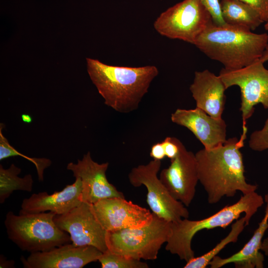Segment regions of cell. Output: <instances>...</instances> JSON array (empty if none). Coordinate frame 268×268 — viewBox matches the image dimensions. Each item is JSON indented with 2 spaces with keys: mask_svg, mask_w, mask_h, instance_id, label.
<instances>
[{
  "mask_svg": "<svg viewBox=\"0 0 268 268\" xmlns=\"http://www.w3.org/2000/svg\"><path fill=\"white\" fill-rule=\"evenodd\" d=\"M247 129H243L239 138L227 139L222 145L195 154L199 182L207 195L210 204L218 202L224 197H233L237 191L246 195L257 190L258 186L248 183L240 148L244 146Z\"/></svg>",
  "mask_w": 268,
  "mask_h": 268,
  "instance_id": "1",
  "label": "cell"
},
{
  "mask_svg": "<svg viewBox=\"0 0 268 268\" xmlns=\"http://www.w3.org/2000/svg\"><path fill=\"white\" fill-rule=\"evenodd\" d=\"M86 63L88 75L104 103L122 113L138 108L159 72L154 66H111L91 58H86Z\"/></svg>",
  "mask_w": 268,
  "mask_h": 268,
  "instance_id": "2",
  "label": "cell"
},
{
  "mask_svg": "<svg viewBox=\"0 0 268 268\" xmlns=\"http://www.w3.org/2000/svg\"><path fill=\"white\" fill-rule=\"evenodd\" d=\"M268 42L266 33H256L213 21L197 38L194 45L209 59L227 69H239L260 59Z\"/></svg>",
  "mask_w": 268,
  "mask_h": 268,
  "instance_id": "3",
  "label": "cell"
},
{
  "mask_svg": "<svg viewBox=\"0 0 268 268\" xmlns=\"http://www.w3.org/2000/svg\"><path fill=\"white\" fill-rule=\"evenodd\" d=\"M264 203L262 196L255 191L243 195L236 203L225 206L206 218L198 220L183 218L178 222H172L165 249L187 262L195 257L191 244L197 233L203 229L225 228L239 219L243 213H245L247 226L252 216Z\"/></svg>",
  "mask_w": 268,
  "mask_h": 268,
  "instance_id": "4",
  "label": "cell"
},
{
  "mask_svg": "<svg viewBox=\"0 0 268 268\" xmlns=\"http://www.w3.org/2000/svg\"><path fill=\"white\" fill-rule=\"evenodd\" d=\"M55 213L14 214L8 211L4 225L8 238L22 251L44 252L70 243V235L55 223Z\"/></svg>",
  "mask_w": 268,
  "mask_h": 268,
  "instance_id": "5",
  "label": "cell"
},
{
  "mask_svg": "<svg viewBox=\"0 0 268 268\" xmlns=\"http://www.w3.org/2000/svg\"><path fill=\"white\" fill-rule=\"evenodd\" d=\"M153 215L151 222L144 226L107 231L108 250L134 259L156 260L169 238L172 222Z\"/></svg>",
  "mask_w": 268,
  "mask_h": 268,
  "instance_id": "6",
  "label": "cell"
},
{
  "mask_svg": "<svg viewBox=\"0 0 268 268\" xmlns=\"http://www.w3.org/2000/svg\"><path fill=\"white\" fill-rule=\"evenodd\" d=\"M212 21L201 0H184L161 13L153 27L163 36L194 45Z\"/></svg>",
  "mask_w": 268,
  "mask_h": 268,
  "instance_id": "7",
  "label": "cell"
},
{
  "mask_svg": "<svg viewBox=\"0 0 268 268\" xmlns=\"http://www.w3.org/2000/svg\"><path fill=\"white\" fill-rule=\"evenodd\" d=\"M161 166L160 160L153 159L145 165L134 167L128 175L130 183L134 187H146L147 203L159 217L171 222L188 218L189 212L186 206L171 195L158 177Z\"/></svg>",
  "mask_w": 268,
  "mask_h": 268,
  "instance_id": "8",
  "label": "cell"
},
{
  "mask_svg": "<svg viewBox=\"0 0 268 268\" xmlns=\"http://www.w3.org/2000/svg\"><path fill=\"white\" fill-rule=\"evenodd\" d=\"M260 59L243 67L235 69L222 68L219 75L226 89L238 86L241 91L242 129L247 128V121L253 114L255 106L261 104L268 109V69Z\"/></svg>",
  "mask_w": 268,
  "mask_h": 268,
  "instance_id": "9",
  "label": "cell"
},
{
  "mask_svg": "<svg viewBox=\"0 0 268 268\" xmlns=\"http://www.w3.org/2000/svg\"><path fill=\"white\" fill-rule=\"evenodd\" d=\"M56 225L69 234L71 243L77 246H92L104 253L108 250L107 231L94 215L91 204L82 202L62 215H56Z\"/></svg>",
  "mask_w": 268,
  "mask_h": 268,
  "instance_id": "10",
  "label": "cell"
},
{
  "mask_svg": "<svg viewBox=\"0 0 268 268\" xmlns=\"http://www.w3.org/2000/svg\"><path fill=\"white\" fill-rule=\"evenodd\" d=\"M91 206L107 231L143 227L149 224L153 216L149 209L122 198L102 199Z\"/></svg>",
  "mask_w": 268,
  "mask_h": 268,
  "instance_id": "11",
  "label": "cell"
},
{
  "mask_svg": "<svg viewBox=\"0 0 268 268\" xmlns=\"http://www.w3.org/2000/svg\"><path fill=\"white\" fill-rule=\"evenodd\" d=\"M159 179L171 195L186 206L193 200L199 182L195 154L187 150L183 144L177 156L163 169Z\"/></svg>",
  "mask_w": 268,
  "mask_h": 268,
  "instance_id": "12",
  "label": "cell"
},
{
  "mask_svg": "<svg viewBox=\"0 0 268 268\" xmlns=\"http://www.w3.org/2000/svg\"><path fill=\"white\" fill-rule=\"evenodd\" d=\"M108 166V162L99 164L93 160L89 151L81 160L78 159L77 163H68L67 169L81 181L82 202L93 204L106 198H125L124 194L108 181L106 173Z\"/></svg>",
  "mask_w": 268,
  "mask_h": 268,
  "instance_id": "13",
  "label": "cell"
},
{
  "mask_svg": "<svg viewBox=\"0 0 268 268\" xmlns=\"http://www.w3.org/2000/svg\"><path fill=\"white\" fill-rule=\"evenodd\" d=\"M103 253L92 246L66 244L44 252L31 253L20 260L25 268H82L98 261Z\"/></svg>",
  "mask_w": 268,
  "mask_h": 268,
  "instance_id": "14",
  "label": "cell"
},
{
  "mask_svg": "<svg viewBox=\"0 0 268 268\" xmlns=\"http://www.w3.org/2000/svg\"><path fill=\"white\" fill-rule=\"evenodd\" d=\"M171 120L190 130L205 149L219 146L227 140V125L224 120L212 117L199 108L177 109L171 114Z\"/></svg>",
  "mask_w": 268,
  "mask_h": 268,
  "instance_id": "15",
  "label": "cell"
},
{
  "mask_svg": "<svg viewBox=\"0 0 268 268\" xmlns=\"http://www.w3.org/2000/svg\"><path fill=\"white\" fill-rule=\"evenodd\" d=\"M81 191V181L79 178H75L73 184L67 185L61 191L50 195L46 192L35 193L24 199L19 213H37L49 211L57 215L64 214L82 202Z\"/></svg>",
  "mask_w": 268,
  "mask_h": 268,
  "instance_id": "16",
  "label": "cell"
},
{
  "mask_svg": "<svg viewBox=\"0 0 268 268\" xmlns=\"http://www.w3.org/2000/svg\"><path fill=\"white\" fill-rule=\"evenodd\" d=\"M226 89L219 75L208 69L196 71L193 82L190 86L196 107L215 118H222Z\"/></svg>",
  "mask_w": 268,
  "mask_h": 268,
  "instance_id": "17",
  "label": "cell"
},
{
  "mask_svg": "<svg viewBox=\"0 0 268 268\" xmlns=\"http://www.w3.org/2000/svg\"><path fill=\"white\" fill-rule=\"evenodd\" d=\"M266 202L264 216L249 241L240 251L229 257L215 256L209 263L211 268H219L231 263L236 268H264V256L260 251L263 237L268 229V201Z\"/></svg>",
  "mask_w": 268,
  "mask_h": 268,
  "instance_id": "18",
  "label": "cell"
},
{
  "mask_svg": "<svg viewBox=\"0 0 268 268\" xmlns=\"http://www.w3.org/2000/svg\"><path fill=\"white\" fill-rule=\"evenodd\" d=\"M222 16L229 25L255 30L263 23L258 12L251 6L239 0H220Z\"/></svg>",
  "mask_w": 268,
  "mask_h": 268,
  "instance_id": "19",
  "label": "cell"
},
{
  "mask_svg": "<svg viewBox=\"0 0 268 268\" xmlns=\"http://www.w3.org/2000/svg\"><path fill=\"white\" fill-rule=\"evenodd\" d=\"M21 170L11 164L7 169L0 165V203H3L15 191L30 192L32 190L33 180L31 174L24 177H18Z\"/></svg>",
  "mask_w": 268,
  "mask_h": 268,
  "instance_id": "20",
  "label": "cell"
},
{
  "mask_svg": "<svg viewBox=\"0 0 268 268\" xmlns=\"http://www.w3.org/2000/svg\"><path fill=\"white\" fill-rule=\"evenodd\" d=\"M244 216L239 218L231 225L228 234L222 239L213 249L198 257H194L184 266V268H205L208 266L212 259L228 244L236 243L239 235L246 226Z\"/></svg>",
  "mask_w": 268,
  "mask_h": 268,
  "instance_id": "21",
  "label": "cell"
},
{
  "mask_svg": "<svg viewBox=\"0 0 268 268\" xmlns=\"http://www.w3.org/2000/svg\"><path fill=\"white\" fill-rule=\"evenodd\" d=\"M4 125L2 123L0 124V160L7 158L12 156H19L23 157L26 159L33 163L37 169L38 179L43 181V173L45 169L49 167L52 162L46 158H32L24 155L13 147L9 143L7 139L2 134V129Z\"/></svg>",
  "mask_w": 268,
  "mask_h": 268,
  "instance_id": "22",
  "label": "cell"
},
{
  "mask_svg": "<svg viewBox=\"0 0 268 268\" xmlns=\"http://www.w3.org/2000/svg\"><path fill=\"white\" fill-rule=\"evenodd\" d=\"M98 261L102 268H148L146 263L113 253L108 250L103 253Z\"/></svg>",
  "mask_w": 268,
  "mask_h": 268,
  "instance_id": "23",
  "label": "cell"
},
{
  "mask_svg": "<svg viewBox=\"0 0 268 268\" xmlns=\"http://www.w3.org/2000/svg\"><path fill=\"white\" fill-rule=\"evenodd\" d=\"M248 144L254 151H263L268 149V117L263 127L251 134Z\"/></svg>",
  "mask_w": 268,
  "mask_h": 268,
  "instance_id": "24",
  "label": "cell"
},
{
  "mask_svg": "<svg viewBox=\"0 0 268 268\" xmlns=\"http://www.w3.org/2000/svg\"><path fill=\"white\" fill-rule=\"evenodd\" d=\"M211 15L213 22L217 25L226 24L222 16L220 0H201Z\"/></svg>",
  "mask_w": 268,
  "mask_h": 268,
  "instance_id": "25",
  "label": "cell"
},
{
  "mask_svg": "<svg viewBox=\"0 0 268 268\" xmlns=\"http://www.w3.org/2000/svg\"><path fill=\"white\" fill-rule=\"evenodd\" d=\"M165 150L166 157L170 160L174 159L178 154L180 147L183 144L182 142L174 137H166L162 141Z\"/></svg>",
  "mask_w": 268,
  "mask_h": 268,
  "instance_id": "26",
  "label": "cell"
},
{
  "mask_svg": "<svg viewBox=\"0 0 268 268\" xmlns=\"http://www.w3.org/2000/svg\"><path fill=\"white\" fill-rule=\"evenodd\" d=\"M253 7L264 23L268 22V0H239Z\"/></svg>",
  "mask_w": 268,
  "mask_h": 268,
  "instance_id": "27",
  "label": "cell"
},
{
  "mask_svg": "<svg viewBox=\"0 0 268 268\" xmlns=\"http://www.w3.org/2000/svg\"><path fill=\"white\" fill-rule=\"evenodd\" d=\"M150 156L154 160H163L166 157L165 150L162 142L154 144L150 150Z\"/></svg>",
  "mask_w": 268,
  "mask_h": 268,
  "instance_id": "28",
  "label": "cell"
},
{
  "mask_svg": "<svg viewBox=\"0 0 268 268\" xmlns=\"http://www.w3.org/2000/svg\"><path fill=\"white\" fill-rule=\"evenodd\" d=\"M14 262L10 261H7L2 256L0 257V268H14Z\"/></svg>",
  "mask_w": 268,
  "mask_h": 268,
  "instance_id": "29",
  "label": "cell"
},
{
  "mask_svg": "<svg viewBox=\"0 0 268 268\" xmlns=\"http://www.w3.org/2000/svg\"><path fill=\"white\" fill-rule=\"evenodd\" d=\"M261 250H262L266 256H268V237L263 240Z\"/></svg>",
  "mask_w": 268,
  "mask_h": 268,
  "instance_id": "30",
  "label": "cell"
},
{
  "mask_svg": "<svg viewBox=\"0 0 268 268\" xmlns=\"http://www.w3.org/2000/svg\"><path fill=\"white\" fill-rule=\"evenodd\" d=\"M260 60L264 63L268 61V42Z\"/></svg>",
  "mask_w": 268,
  "mask_h": 268,
  "instance_id": "31",
  "label": "cell"
},
{
  "mask_svg": "<svg viewBox=\"0 0 268 268\" xmlns=\"http://www.w3.org/2000/svg\"><path fill=\"white\" fill-rule=\"evenodd\" d=\"M21 118L24 123H30L32 121V117L28 114H22Z\"/></svg>",
  "mask_w": 268,
  "mask_h": 268,
  "instance_id": "32",
  "label": "cell"
},
{
  "mask_svg": "<svg viewBox=\"0 0 268 268\" xmlns=\"http://www.w3.org/2000/svg\"><path fill=\"white\" fill-rule=\"evenodd\" d=\"M264 28L266 30L268 31V22L265 23Z\"/></svg>",
  "mask_w": 268,
  "mask_h": 268,
  "instance_id": "33",
  "label": "cell"
}]
</instances>
